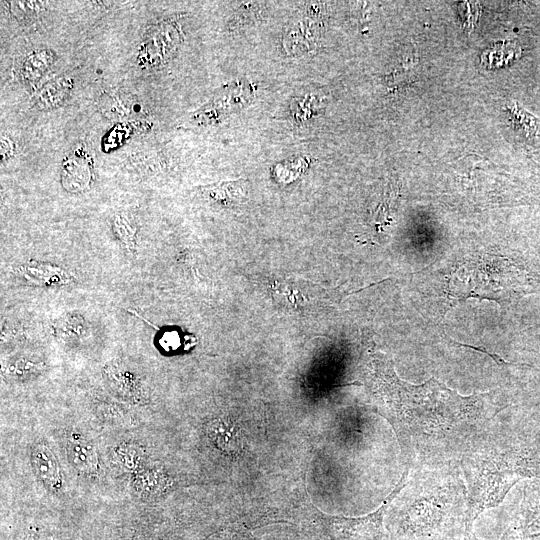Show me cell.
<instances>
[{
  "instance_id": "obj_1",
  "label": "cell",
  "mask_w": 540,
  "mask_h": 540,
  "mask_svg": "<svg viewBox=\"0 0 540 540\" xmlns=\"http://www.w3.org/2000/svg\"><path fill=\"white\" fill-rule=\"evenodd\" d=\"M368 385L373 405L406 452L452 447L495 415L489 413L486 393L462 396L435 378L410 384L380 352L369 355Z\"/></svg>"
},
{
  "instance_id": "obj_2",
  "label": "cell",
  "mask_w": 540,
  "mask_h": 540,
  "mask_svg": "<svg viewBox=\"0 0 540 540\" xmlns=\"http://www.w3.org/2000/svg\"><path fill=\"white\" fill-rule=\"evenodd\" d=\"M462 468L468 491L464 523L470 532L478 516L502 503L515 484L540 479V409L520 413L496 447L469 450Z\"/></svg>"
},
{
  "instance_id": "obj_3",
  "label": "cell",
  "mask_w": 540,
  "mask_h": 540,
  "mask_svg": "<svg viewBox=\"0 0 540 540\" xmlns=\"http://www.w3.org/2000/svg\"><path fill=\"white\" fill-rule=\"evenodd\" d=\"M500 540H540V479L522 485Z\"/></svg>"
},
{
  "instance_id": "obj_4",
  "label": "cell",
  "mask_w": 540,
  "mask_h": 540,
  "mask_svg": "<svg viewBox=\"0 0 540 540\" xmlns=\"http://www.w3.org/2000/svg\"><path fill=\"white\" fill-rule=\"evenodd\" d=\"M408 472L405 471L382 505L374 512L360 517H327V524L335 540H383V517L394 498L405 485Z\"/></svg>"
},
{
  "instance_id": "obj_5",
  "label": "cell",
  "mask_w": 540,
  "mask_h": 540,
  "mask_svg": "<svg viewBox=\"0 0 540 540\" xmlns=\"http://www.w3.org/2000/svg\"><path fill=\"white\" fill-rule=\"evenodd\" d=\"M180 42L177 26L171 21H163L151 27L138 51V63L143 67H158L173 56Z\"/></svg>"
},
{
  "instance_id": "obj_6",
  "label": "cell",
  "mask_w": 540,
  "mask_h": 540,
  "mask_svg": "<svg viewBox=\"0 0 540 540\" xmlns=\"http://www.w3.org/2000/svg\"><path fill=\"white\" fill-rule=\"evenodd\" d=\"M212 445L227 455H238L243 450V437L237 423L230 418H216L206 427Z\"/></svg>"
},
{
  "instance_id": "obj_7",
  "label": "cell",
  "mask_w": 540,
  "mask_h": 540,
  "mask_svg": "<svg viewBox=\"0 0 540 540\" xmlns=\"http://www.w3.org/2000/svg\"><path fill=\"white\" fill-rule=\"evenodd\" d=\"M202 195L215 204L232 208L246 202L248 182L245 179L220 181L199 187Z\"/></svg>"
},
{
  "instance_id": "obj_8",
  "label": "cell",
  "mask_w": 540,
  "mask_h": 540,
  "mask_svg": "<svg viewBox=\"0 0 540 540\" xmlns=\"http://www.w3.org/2000/svg\"><path fill=\"white\" fill-rule=\"evenodd\" d=\"M31 461L37 476L52 491L62 487V476L58 462L52 451L44 444L38 443L32 448Z\"/></svg>"
},
{
  "instance_id": "obj_9",
  "label": "cell",
  "mask_w": 540,
  "mask_h": 540,
  "mask_svg": "<svg viewBox=\"0 0 540 540\" xmlns=\"http://www.w3.org/2000/svg\"><path fill=\"white\" fill-rule=\"evenodd\" d=\"M73 79L61 75L42 86L32 97V103L38 110L54 109L62 105L73 89Z\"/></svg>"
},
{
  "instance_id": "obj_10",
  "label": "cell",
  "mask_w": 540,
  "mask_h": 540,
  "mask_svg": "<svg viewBox=\"0 0 540 540\" xmlns=\"http://www.w3.org/2000/svg\"><path fill=\"white\" fill-rule=\"evenodd\" d=\"M66 450L71 464L85 473H94L98 470V456L94 446L78 434L67 438Z\"/></svg>"
},
{
  "instance_id": "obj_11",
  "label": "cell",
  "mask_w": 540,
  "mask_h": 540,
  "mask_svg": "<svg viewBox=\"0 0 540 540\" xmlns=\"http://www.w3.org/2000/svg\"><path fill=\"white\" fill-rule=\"evenodd\" d=\"M92 167L86 157L81 158L76 152L63 163L62 181L71 192L83 191L90 186Z\"/></svg>"
},
{
  "instance_id": "obj_12",
  "label": "cell",
  "mask_w": 540,
  "mask_h": 540,
  "mask_svg": "<svg viewBox=\"0 0 540 540\" xmlns=\"http://www.w3.org/2000/svg\"><path fill=\"white\" fill-rule=\"evenodd\" d=\"M56 59L53 50L41 48L27 54L20 65V76L28 83L38 81Z\"/></svg>"
},
{
  "instance_id": "obj_13",
  "label": "cell",
  "mask_w": 540,
  "mask_h": 540,
  "mask_svg": "<svg viewBox=\"0 0 540 540\" xmlns=\"http://www.w3.org/2000/svg\"><path fill=\"white\" fill-rule=\"evenodd\" d=\"M133 484L135 489L143 496H159L170 488L172 481L164 471L148 469L137 474Z\"/></svg>"
},
{
  "instance_id": "obj_14",
  "label": "cell",
  "mask_w": 540,
  "mask_h": 540,
  "mask_svg": "<svg viewBox=\"0 0 540 540\" xmlns=\"http://www.w3.org/2000/svg\"><path fill=\"white\" fill-rule=\"evenodd\" d=\"M516 128L529 140L540 139V120L523 109L516 102L508 106Z\"/></svg>"
},
{
  "instance_id": "obj_15",
  "label": "cell",
  "mask_w": 540,
  "mask_h": 540,
  "mask_svg": "<svg viewBox=\"0 0 540 540\" xmlns=\"http://www.w3.org/2000/svg\"><path fill=\"white\" fill-rule=\"evenodd\" d=\"M109 373V378L114 384L118 392L122 393L124 396H129L132 398H141L142 394L139 390V383L133 375H130L128 372H123L118 369L117 366H111L107 370Z\"/></svg>"
},
{
  "instance_id": "obj_16",
  "label": "cell",
  "mask_w": 540,
  "mask_h": 540,
  "mask_svg": "<svg viewBox=\"0 0 540 540\" xmlns=\"http://www.w3.org/2000/svg\"><path fill=\"white\" fill-rule=\"evenodd\" d=\"M112 225L117 238L126 248L133 250L135 248L136 227L132 220L126 214L119 213L114 216Z\"/></svg>"
},
{
  "instance_id": "obj_17",
  "label": "cell",
  "mask_w": 540,
  "mask_h": 540,
  "mask_svg": "<svg viewBox=\"0 0 540 540\" xmlns=\"http://www.w3.org/2000/svg\"><path fill=\"white\" fill-rule=\"evenodd\" d=\"M10 11L17 21L29 23L44 11V4L39 1H13L10 2Z\"/></svg>"
},
{
  "instance_id": "obj_18",
  "label": "cell",
  "mask_w": 540,
  "mask_h": 540,
  "mask_svg": "<svg viewBox=\"0 0 540 540\" xmlns=\"http://www.w3.org/2000/svg\"><path fill=\"white\" fill-rule=\"evenodd\" d=\"M140 450L132 445H124L118 448L117 457L125 469H134L140 459Z\"/></svg>"
},
{
  "instance_id": "obj_19",
  "label": "cell",
  "mask_w": 540,
  "mask_h": 540,
  "mask_svg": "<svg viewBox=\"0 0 540 540\" xmlns=\"http://www.w3.org/2000/svg\"><path fill=\"white\" fill-rule=\"evenodd\" d=\"M107 100H103V105L107 108V111L110 113L116 112V115H119V117H122L125 115L128 110L127 108L122 104L120 98L116 96V94H107L106 95Z\"/></svg>"
},
{
  "instance_id": "obj_20",
  "label": "cell",
  "mask_w": 540,
  "mask_h": 540,
  "mask_svg": "<svg viewBox=\"0 0 540 540\" xmlns=\"http://www.w3.org/2000/svg\"><path fill=\"white\" fill-rule=\"evenodd\" d=\"M14 145L11 139L6 136L1 137V156L6 160L13 155Z\"/></svg>"
}]
</instances>
